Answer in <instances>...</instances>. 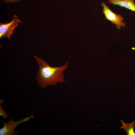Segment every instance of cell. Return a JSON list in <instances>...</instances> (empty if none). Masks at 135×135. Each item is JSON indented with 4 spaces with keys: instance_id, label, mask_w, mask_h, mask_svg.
I'll use <instances>...</instances> for the list:
<instances>
[{
    "instance_id": "obj_3",
    "label": "cell",
    "mask_w": 135,
    "mask_h": 135,
    "mask_svg": "<svg viewBox=\"0 0 135 135\" xmlns=\"http://www.w3.org/2000/svg\"><path fill=\"white\" fill-rule=\"evenodd\" d=\"M101 5L103 7L102 12L105 16V18L109 20L112 24H114L116 28L120 30L121 27L124 28L126 23L124 21L122 17L113 12L104 2H102Z\"/></svg>"
},
{
    "instance_id": "obj_6",
    "label": "cell",
    "mask_w": 135,
    "mask_h": 135,
    "mask_svg": "<svg viewBox=\"0 0 135 135\" xmlns=\"http://www.w3.org/2000/svg\"><path fill=\"white\" fill-rule=\"evenodd\" d=\"M122 124V126L120 128V129H124L127 133L128 135H135L134 128L135 126V119L131 123L124 122L123 119L120 120Z\"/></svg>"
},
{
    "instance_id": "obj_5",
    "label": "cell",
    "mask_w": 135,
    "mask_h": 135,
    "mask_svg": "<svg viewBox=\"0 0 135 135\" xmlns=\"http://www.w3.org/2000/svg\"><path fill=\"white\" fill-rule=\"evenodd\" d=\"M108 2L118 5L135 12V4L134 0H108Z\"/></svg>"
},
{
    "instance_id": "obj_4",
    "label": "cell",
    "mask_w": 135,
    "mask_h": 135,
    "mask_svg": "<svg viewBox=\"0 0 135 135\" xmlns=\"http://www.w3.org/2000/svg\"><path fill=\"white\" fill-rule=\"evenodd\" d=\"M16 15L13 16L12 21L9 23H0V38H7L10 39L13 33L14 30L21 21L18 19Z\"/></svg>"
},
{
    "instance_id": "obj_7",
    "label": "cell",
    "mask_w": 135,
    "mask_h": 135,
    "mask_svg": "<svg viewBox=\"0 0 135 135\" xmlns=\"http://www.w3.org/2000/svg\"><path fill=\"white\" fill-rule=\"evenodd\" d=\"M9 114L4 111L2 108L1 104H0V115L2 116L4 119H6L8 117Z\"/></svg>"
},
{
    "instance_id": "obj_8",
    "label": "cell",
    "mask_w": 135,
    "mask_h": 135,
    "mask_svg": "<svg viewBox=\"0 0 135 135\" xmlns=\"http://www.w3.org/2000/svg\"><path fill=\"white\" fill-rule=\"evenodd\" d=\"M22 0H3L6 3H10L12 2L14 3L20 2Z\"/></svg>"
},
{
    "instance_id": "obj_2",
    "label": "cell",
    "mask_w": 135,
    "mask_h": 135,
    "mask_svg": "<svg viewBox=\"0 0 135 135\" xmlns=\"http://www.w3.org/2000/svg\"><path fill=\"white\" fill-rule=\"evenodd\" d=\"M34 117L32 114L28 117L14 121L12 118H10L6 122L3 121V126L0 129V135H16L19 132L14 130L15 129L19 124L28 121L32 118Z\"/></svg>"
},
{
    "instance_id": "obj_1",
    "label": "cell",
    "mask_w": 135,
    "mask_h": 135,
    "mask_svg": "<svg viewBox=\"0 0 135 135\" xmlns=\"http://www.w3.org/2000/svg\"><path fill=\"white\" fill-rule=\"evenodd\" d=\"M33 56L39 67L36 79L40 88H44L48 86H54L65 82L64 73L68 68V61L60 66L51 67L42 58L35 55Z\"/></svg>"
}]
</instances>
